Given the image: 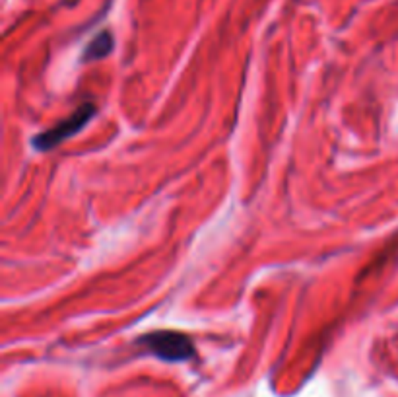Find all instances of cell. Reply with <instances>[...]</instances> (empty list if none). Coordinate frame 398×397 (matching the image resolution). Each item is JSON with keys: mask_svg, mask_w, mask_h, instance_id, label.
I'll return each mask as SVG.
<instances>
[{"mask_svg": "<svg viewBox=\"0 0 398 397\" xmlns=\"http://www.w3.org/2000/svg\"><path fill=\"white\" fill-rule=\"evenodd\" d=\"M138 343L150 355L158 356L165 362H183V360H191L196 355L191 337L179 331H153V333L142 335Z\"/></svg>", "mask_w": 398, "mask_h": 397, "instance_id": "obj_1", "label": "cell"}, {"mask_svg": "<svg viewBox=\"0 0 398 397\" xmlns=\"http://www.w3.org/2000/svg\"><path fill=\"white\" fill-rule=\"evenodd\" d=\"M95 113V105L93 104H84L82 107H78L70 117L62 119L59 125L51 127L47 131H43L39 135L33 138V147L37 150H51L57 145H61L62 140L70 138L72 135H76L78 131H82L84 127L88 125V121L92 119Z\"/></svg>", "mask_w": 398, "mask_h": 397, "instance_id": "obj_2", "label": "cell"}, {"mask_svg": "<svg viewBox=\"0 0 398 397\" xmlns=\"http://www.w3.org/2000/svg\"><path fill=\"white\" fill-rule=\"evenodd\" d=\"M113 51V35L111 32H102L95 39H93L86 51H84V59L90 61V59H102L105 55H109Z\"/></svg>", "mask_w": 398, "mask_h": 397, "instance_id": "obj_3", "label": "cell"}]
</instances>
